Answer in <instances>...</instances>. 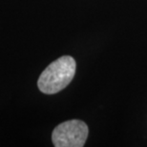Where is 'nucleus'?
Segmentation results:
<instances>
[{
	"instance_id": "obj_2",
	"label": "nucleus",
	"mask_w": 147,
	"mask_h": 147,
	"mask_svg": "<svg viewBox=\"0 0 147 147\" xmlns=\"http://www.w3.org/2000/svg\"><path fill=\"white\" fill-rule=\"evenodd\" d=\"M88 126L82 120H67L54 129L52 140L55 147H82L88 138Z\"/></svg>"
},
{
	"instance_id": "obj_1",
	"label": "nucleus",
	"mask_w": 147,
	"mask_h": 147,
	"mask_svg": "<svg viewBox=\"0 0 147 147\" xmlns=\"http://www.w3.org/2000/svg\"><path fill=\"white\" fill-rule=\"evenodd\" d=\"M76 64L69 55H64L52 62L42 72L37 81L41 92L47 95L58 93L73 80L76 74Z\"/></svg>"
}]
</instances>
